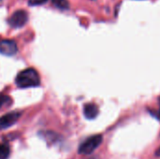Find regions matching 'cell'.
<instances>
[{"label": "cell", "instance_id": "cell-3", "mask_svg": "<svg viewBox=\"0 0 160 159\" xmlns=\"http://www.w3.org/2000/svg\"><path fill=\"white\" fill-rule=\"evenodd\" d=\"M28 21V13L26 10L18 9L16 10L8 20V24L13 28L22 27Z\"/></svg>", "mask_w": 160, "mask_h": 159}, {"label": "cell", "instance_id": "cell-10", "mask_svg": "<svg viewBox=\"0 0 160 159\" xmlns=\"http://www.w3.org/2000/svg\"><path fill=\"white\" fill-rule=\"evenodd\" d=\"M48 0H28V5L31 7L34 6H40L44 3H46Z\"/></svg>", "mask_w": 160, "mask_h": 159}, {"label": "cell", "instance_id": "cell-12", "mask_svg": "<svg viewBox=\"0 0 160 159\" xmlns=\"http://www.w3.org/2000/svg\"><path fill=\"white\" fill-rule=\"evenodd\" d=\"M158 103H159V114H160V97H159V99H158Z\"/></svg>", "mask_w": 160, "mask_h": 159}, {"label": "cell", "instance_id": "cell-11", "mask_svg": "<svg viewBox=\"0 0 160 159\" xmlns=\"http://www.w3.org/2000/svg\"><path fill=\"white\" fill-rule=\"evenodd\" d=\"M156 156L157 157H160V147L157 150V153H156Z\"/></svg>", "mask_w": 160, "mask_h": 159}, {"label": "cell", "instance_id": "cell-5", "mask_svg": "<svg viewBox=\"0 0 160 159\" xmlns=\"http://www.w3.org/2000/svg\"><path fill=\"white\" fill-rule=\"evenodd\" d=\"M20 117H21V113L18 112H12L0 117V130L6 129L13 126L19 120Z\"/></svg>", "mask_w": 160, "mask_h": 159}, {"label": "cell", "instance_id": "cell-2", "mask_svg": "<svg viewBox=\"0 0 160 159\" xmlns=\"http://www.w3.org/2000/svg\"><path fill=\"white\" fill-rule=\"evenodd\" d=\"M102 136L101 135H95L87 140H85L79 147V154L82 155H90L92 154L102 142Z\"/></svg>", "mask_w": 160, "mask_h": 159}, {"label": "cell", "instance_id": "cell-1", "mask_svg": "<svg viewBox=\"0 0 160 159\" xmlns=\"http://www.w3.org/2000/svg\"><path fill=\"white\" fill-rule=\"evenodd\" d=\"M40 83L38 73L34 68H26L16 77V84L21 88L37 87Z\"/></svg>", "mask_w": 160, "mask_h": 159}, {"label": "cell", "instance_id": "cell-9", "mask_svg": "<svg viewBox=\"0 0 160 159\" xmlns=\"http://www.w3.org/2000/svg\"><path fill=\"white\" fill-rule=\"evenodd\" d=\"M11 103V99L9 97L0 94V109H2L4 106H8Z\"/></svg>", "mask_w": 160, "mask_h": 159}, {"label": "cell", "instance_id": "cell-4", "mask_svg": "<svg viewBox=\"0 0 160 159\" xmlns=\"http://www.w3.org/2000/svg\"><path fill=\"white\" fill-rule=\"evenodd\" d=\"M18 51V47L15 41L10 39L0 40V53L7 56L14 55Z\"/></svg>", "mask_w": 160, "mask_h": 159}, {"label": "cell", "instance_id": "cell-8", "mask_svg": "<svg viewBox=\"0 0 160 159\" xmlns=\"http://www.w3.org/2000/svg\"><path fill=\"white\" fill-rule=\"evenodd\" d=\"M9 157V148L0 143V159H8Z\"/></svg>", "mask_w": 160, "mask_h": 159}, {"label": "cell", "instance_id": "cell-13", "mask_svg": "<svg viewBox=\"0 0 160 159\" xmlns=\"http://www.w3.org/2000/svg\"><path fill=\"white\" fill-rule=\"evenodd\" d=\"M87 159H98V158H97V157H91V158H87Z\"/></svg>", "mask_w": 160, "mask_h": 159}, {"label": "cell", "instance_id": "cell-7", "mask_svg": "<svg viewBox=\"0 0 160 159\" xmlns=\"http://www.w3.org/2000/svg\"><path fill=\"white\" fill-rule=\"evenodd\" d=\"M52 4L59 9H68L69 3L68 0H51Z\"/></svg>", "mask_w": 160, "mask_h": 159}, {"label": "cell", "instance_id": "cell-6", "mask_svg": "<svg viewBox=\"0 0 160 159\" xmlns=\"http://www.w3.org/2000/svg\"><path fill=\"white\" fill-rule=\"evenodd\" d=\"M98 107L94 103H87L83 107V114L88 120H93L98 115Z\"/></svg>", "mask_w": 160, "mask_h": 159}]
</instances>
